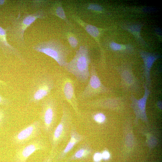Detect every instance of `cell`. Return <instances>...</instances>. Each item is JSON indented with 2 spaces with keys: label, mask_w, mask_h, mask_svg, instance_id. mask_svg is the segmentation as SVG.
Masks as SVG:
<instances>
[{
  "label": "cell",
  "mask_w": 162,
  "mask_h": 162,
  "mask_svg": "<svg viewBox=\"0 0 162 162\" xmlns=\"http://www.w3.org/2000/svg\"><path fill=\"white\" fill-rule=\"evenodd\" d=\"M143 86L144 90V95L140 99L136 98L133 94H131L130 99L131 101L130 106L133 109L135 115V122L137 123L139 119L147 123L148 118L146 111V103L151 91L145 82Z\"/></svg>",
  "instance_id": "11"
},
{
  "label": "cell",
  "mask_w": 162,
  "mask_h": 162,
  "mask_svg": "<svg viewBox=\"0 0 162 162\" xmlns=\"http://www.w3.org/2000/svg\"><path fill=\"white\" fill-rule=\"evenodd\" d=\"M93 149L89 143L84 142L79 146L76 152L68 159V161L86 159L91 155Z\"/></svg>",
  "instance_id": "16"
},
{
  "label": "cell",
  "mask_w": 162,
  "mask_h": 162,
  "mask_svg": "<svg viewBox=\"0 0 162 162\" xmlns=\"http://www.w3.org/2000/svg\"><path fill=\"white\" fill-rule=\"evenodd\" d=\"M42 130L40 120H36L15 133L12 138V142L17 146L24 145L39 137Z\"/></svg>",
  "instance_id": "9"
},
{
  "label": "cell",
  "mask_w": 162,
  "mask_h": 162,
  "mask_svg": "<svg viewBox=\"0 0 162 162\" xmlns=\"http://www.w3.org/2000/svg\"><path fill=\"white\" fill-rule=\"evenodd\" d=\"M33 50L44 54L53 59L61 66L64 67L68 62L70 51L58 40L52 39L39 42L33 46Z\"/></svg>",
  "instance_id": "4"
},
{
  "label": "cell",
  "mask_w": 162,
  "mask_h": 162,
  "mask_svg": "<svg viewBox=\"0 0 162 162\" xmlns=\"http://www.w3.org/2000/svg\"><path fill=\"white\" fill-rule=\"evenodd\" d=\"M93 118L96 122L102 123L105 121L106 117L103 114L101 113H98L94 116Z\"/></svg>",
  "instance_id": "19"
},
{
  "label": "cell",
  "mask_w": 162,
  "mask_h": 162,
  "mask_svg": "<svg viewBox=\"0 0 162 162\" xmlns=\"http://www.w3.org/2000/svg\"><path fill=\"white\" fill-rule=\"evenodd\" d=\"M11 104L10 101L0 94V105L8 106Z\"/></svg>",
  "instance_id": "20"
},
{
  "label": "cell",
  "mask_w": 162,
  "mask_h": 162,
  "mask_svg": "<svg viewBox=\"0 0 162 162\" xmlns=\"http://www.w3.org/2000/svg\"><path fill=\"white\" fill-rule=\"evenodd\" d=\"M8 27L4 28L0 26V48L6 56L13 55L16 57L22 63L26 64V61L20 51L8 42L7 32Z\"/></svg>",
  "instance_id": "12"
},
{
  "label": "cell",
  "mask_w": 162,
  "mask_h": 162,
  "mask_svg": "<svg viewBox=\"0 0 162 162\" xmlns=\"http://www.w3.org/2000/svg\"><path fill=\"white\" fill-rule=\"evenodd\" d=\"M47 144L45 140L38 137L30 142L17 146L14 158V162H26L32 154L38 150L47 149Z\"/></svg>",
  "instance_id": "8"
},
{
  "label": "cell",
  "mask_w": 162,
  "mask_h": 162,
  "mask_svg": "<svg viewBox=\"0 0 162 162\" xmlns=\"http://www.w3.org/2000/svg\"><path fill=\"white\" fill-rule=\"evenodd\" d=\"M88 8V9L99 11H101L102 10V8L100 5L94 4L89 5Z\"/></svg>",
  "instance_id": "22"
},
{
  "label": "cell",
  "mask_w": 162,
  "mask_h": 162,
  "mask_svg": "<svg viewBox=\"0 0 162 162\" xmlns=\"http://www.w3.org/2000/svg\"><path fill=\"white\" fill-rule=\"evenodd\" d=\"M53 7L55 10L54 14L64 20H66L65 14L62 6L58 4H56Z\"/></svg>",
  "instance_id": "17"
},
{
  "label": "cell",
  "mask_w": 162,
  "mask_h": 162,
  "mask_svg": "<svg viewBox=\"0 0 162 162\" xmlns=\"http://www.w3.org/2000/svg\"><path fill=\"white\" fill-rule=\"evenodd\" d=\"M46 15L44 11L40 9L32 14H26L22 15L19 14L17 17L10 16L11 23L8 26L7 35L10 40L14 41L22 46H24V33L26 29L37 19L44 18Z\"/></svg>",
  "instance_id": "1"
},
{
  "label": "cell",
  "mask_w": 162,
  "mask_h": 162,
  "mask_svg": "<svg viewBox=\"0 0 162 162\" xmlns=\"http://www.w3.org/2000/svg\"><path fill=\"white\" fill-rule=\"evenodd\" d=\"M140 55L143 62V77L145 83L150 89L151 88L152 83L150 72L152 66L155 61L160 58L158 55L148 52L141 50Z\"/></svg>",
  "instance_id": "13"
},
{
  "label": "cell",
  "mask_w": 162,
  "mask_h": 162,
  "mask_svg": "<svg viewBox=\"0 0 162 162\" xmlns=\"http://www.w3.org/2000/svg\"><path fill=\"white\" fill-rule=\"evenodd\" d=\"M54 86L53 79L48 74H42L36 77L30 88L28 104L34 103L38 105L50 93Z\"/></svg>",
  "instance_id": "6"
},
{
  "label": "cell",
  "mask_w": 162,
  "mask_h": 162,
  "mask_svg": "<svg viewBox=\"0 0 162 162\" xmlns=\"http://www.w3.org/2000/svg\"><path fill=\"white\" fill-rule=\"evenodd\" d=\"M40 113L42 130L49 135L56 126L57 119V104L55 99L51 96L46 97L40 103Z\"/></svg>",
  "instance_id": "5"
},
{
  "label": "cell",
  "mask_w": 162,
  "mask_h": 162,
  "mask_svg": "<svg viewBox=\"0 0 162 162\" xmlns=\"http://www.w3.org/2000/svg\"><path fill=\"white\" fill-rule=\"evenodd\" d=\"M63 92L65 98L72 106L75 111L78 113L74 86L71 81H66L65 82L63 87Z\"/></svg>",
  "instance_id": "15"
},
{
  "label": "cell",
  "mask_w": 162,
  "mask_h": 162,
  "mask_svg": "<svg viewBox=\"0 0 162 162\" xmlns=\"http://www.w3.org/2000/svg\"><path fill=\"white\" fill-rule=\"evenodd\" d=\"M102 159L104 160H108L110 157V154L107 150H104L101 154Z\"/></svg>",
  "instance_id": "25"
},
{
  "label": "cell",
  "mask_w": 162,
  "mask_h": 162,
  "mask_svg": "<svg viewBox=\"0 0 162 162\" xmlns=\"http://www.w3.org/2000/svg\"><path fill=\"white\" fill-rule=\"evenodd\" d=\"M62 115L58 124L49 135L51 151H54L63 141H67L70 137L72 125V116L66 104L62 105Z\"/></svg>",
  "instance_id": "3"
},
{
  "label": "cell",
  "mask_w": 162,
  "mask_h": 162,
  "mask_svg": "<svg viewBox=\"0 0 162 162\" xmlns=\"http://www.w3.org/2000/svg\"><path fill=\"white\" fill-rule=\"evenodd\" d=\"M85 138V136L79 133L75 126L72 124L69 141L64 148L58 154L56 160H60L63 159L76 145L83 140Z\"/></svg>",
  "instance_id": "14"
},
{
  "label": "cell",
  "mask_w": 162,
  "mask_h": 162,
  "mask_svg": "<svg viewBox=\"0 0 162 162\" xmlns=\"http://www.w3.org/2000/svg\"><path fill=\"white\" fill-rule=\"evenodd\" d=\"M5 1L4 0H0V5H3L5 2Z\"/></svg>",
  "instance_id": "29"
},
{
  "label": "cell",
  "mask_w": 162,
  "mask_h": 162,
  "mask_svg": "<svg viewBox=\"0 0 162 162\" xmlns=\"http://www.w3.org/2000/svg\"><path fill=\"white\" fill-rule=\"evenodd\" d=\"M116 70L120 76L122 88L125 91L133 94L140 90V82L134 74L131 65L124 64L116 67Z\"/></svg>",
  "instance_id": "10"
},
{
  "label": "cell",
  "mask_w": 162,
  "mask_h": 162,
  "mask_svg": "<svg viewBox=\"0 0 162 162\" xmlns=\"http://www.w3.org/2000/svg\"><path fill=\"white\" fill-rule=\"evenodd\" d=\"M102 159L101 153L97 152L94 154L93 156V160L94 162H100Z\"/></svg>",
  "instance_id": "24"
},
{
  "label": "cell",
  "mask_w": 162,
  "mask_h": 162,
  "mask_svg": "<svg viewBox=\"0 0 162 162\" xmlns=\"http://www.w3.org/2000/svg\"><path fill=\"white\" fill-rule=\"evenodd\" d=\"M88 82L83 90L79 94V98L84 100L96 96L99 94L110 92L111 90L101 82L95 66L92 64L90 70Z\"/></svg>",
  "instance_id": "7"
},
{
  "label": "cell",
  "mask_w": 162,
  "mask_h": 162,
  "mask_svg": "<svg viewBox=\"0 0 162 162\" xmlns=\"http://www.w3.org/2000/svg\"><path fill=\"white\" fill-rule=\"evenodd\" d=\"M91 59L88 50L84 46L80 47L73 58L67 62L64 67L80 82L86 83L90 76L89 66Z\"/></svg>",
  "instance_id": "2"
},
{
  "label": "cell",
  "mask_w": 162,
  "mask_h": 162,
  "mask_svg": "<svg viewBox=\"0 0 162 162\" xmlns=\"http://www.w3.org/2000/svg\"><path fill=\"white\" fill-rule=\"evenodd\" d=\"M68 40L70 46L73 47H76L78 44V41L73 36L70 37Z\"/></svg>",
  "instance_id": "23"
},
{
  "label": "cell",
  "mask_w": 162,
  "mask_h": 162,
  "mask_svg": "<svg viewBox=\"0 0 162 162\" xmlns=\"http://www.w3.org/2000/svg\"><path fill=\"white\" fill-rule=\"evenodd\" d=\"M110 47L114 51L120 50L123 47L121 44L114 42H112L110 44Z\"/></svg>",
  "instance_id": "21"
},
{
  "label": "cell",
  "mask_w": 162,
  "mask_h": 162,
  "mask_svg": "<svg viewBox=\"0 0 162 162\" xmlns=\"http://www.w3.org/2000/svg\"><path fill=\"white\" fill-rule=\"evenodd\" d=\"M55 151L51 152L50 155L47 158L44 160L43 162H51L52 159L55 155Z\"/></svg>",
  "instance_id": "26"
},
{
  "label": "cell",
  "mask_w": 162,
  "mask_h": 162,
  "mask_svg": "<svg viewBox=\"0 0 162 162\" xmlns=\"http://www.w3.org/2000/svg\"><path fill=\"white\" fill-rule=\"evenodd\" d=\"M162 102L161 101H158L157 103V105L158 107H159L160 109L161 108L162 106Z\"/></svg>",
  "instance_id": "27"
},
{
  "label": "cell",
  "mask_w": 162,
  "mask_h": 162,
  "mask_svg": "<svg viewBox=\"0 0 162 162\" xmlns=\"http://www.w3.org/2000/svg\"><path fill=\"white\" fill-rule=\"evenodd\" d=\"M86 30L91 36L97 37L99 34L98 29L96 27L87 24L85 27Z\"/></svg>",
  "instance_id": "18"
},
{
  "label": "cell",
  "mask_w": 162,
  "mask_h": 162,
  "mask_svg": "<svg viewBox=\"0 0 162 162\" xmlns=\"http://www.w3.org/2000/svg\"><path fill=\"white\" fill-rule=\"evenodd\" d=\"M0 85L2 86L6 85V83L0 80Z\"/></svg>",
  "instance_id": "28"
}]
</instances>
